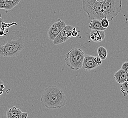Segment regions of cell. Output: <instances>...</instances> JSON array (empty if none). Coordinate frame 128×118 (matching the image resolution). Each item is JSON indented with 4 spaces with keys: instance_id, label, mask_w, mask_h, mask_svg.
Returning a JSON list of instances; mask_svg holds the SVG:
<instances>
[{
    "instance_id": "9",
    "label": "cell",
    "mask_w": 128,
    "mask_h": 118,
    "mask_svg": "<svg viewBox=\"0 0 128 118\" xmlns=\"http://www.w3.org/2000/svg\"><path fill=\"white\" fill-rule=\"evenodd\" d=\"M89 37L93 42L98 43L101 42L104 39L106 34L104 30H91Z\"/></svg>"
},
{
    "instance_id": "26",
    "label": "cell",
    "mask_w": 128,
    "mask_h": 118,
    "mask_svg": "<svg viewBox=\"0 0 128 118\" xmlns=\"http://www.w3.org/2000/svg\"></svg>"
},
{
    "instance_id": "23",
    "label": "cell",
    "mask_w": 128,
    "mask_h": 118,
    "mask_svg": "<svg viewBox=\"0 0 128 118\" xmlns=\"http://www.w3.org/2000/svg\"><path fill=\"white\" fill-rule=\"evenodd\" d=\"M97 0L98 2H100L102 3L104 2L105 0Z\"/></svg>"
},
{
    "instance_id": "16",
    "label": "cell",
    "mask_w": 128,
    "mask_h": 118,
    "mask_svg": "<svg viewBox=\"0 0 128 118\" xmlns=\"http://www.w3.org/2000/svg\"><path fill=\"white\" fill-rule=\"evenodd\" d=\"M100 22L102 27H104V28L107 29L108 27L109 26V21L106 18L104 17L102 18L100 20Z\"/></svg>"
},
{
    "instance_id": "11",
    "label": "cell",
    "mask_w": 128,
    "mask_h": 118,
    "mask_svg": "<svg viewBox=\"0 0 128 118\" xmlns=\"http://www.w3.org/2000/svg\"><path fill=\"white\" fill-rule=\"evenodd\" d=\"M114 78L116 82L121 84L128 80V74L124 70L121 68L114 74Z\"/></svg>"
},
{
    "instance_id": "19",
    "label": "cell",
    "mask_w": 128,
    "mask_h": 118,
    "mask_svg": "<svg viewBox=\"0 0 128 118\" xmlns=\"http://www.w3.org/2000/svg\"><path fill=\"white\" fill-rule=\"evenodd\" d=\"M28 116V114L26 112H22L20 118H27Z\"/></svg>"
},
{
    "instance_id": "4",
    "label": "cell",
    "mask_w": 128,
    "mask_h": 118,
    "mask_svg": "<svg viewBox=\"0 0 128 118\" xmlns=\"http://www.w3.org/2000/svg\"><path fill=\"white\" fill-rule=\"evenodd\" d=\"M83 9L90 20H100L104 18L102 3L96 0H83Z\"/></svg>"
},
{
    "instance_id": "14",
    "label": "cell",
    "mask_w": 128,
    "mask_h": 118,
    "mask_svg": "<svg viewBox=\"0 0 128 118\" xmlns=\"http://www.w3.org/2000/svg\"><path fill=\"white\" fill-rule=\"evenodd\" d=\"M98 56L102 60H105L108 56V52L105 47L103 46L99 47L97 49Z\"/></svg>"
},
{
    "instance_id": "13",
    "label": "cell",
    "mask_w": 128,
    "mask_h": 118,
    "mask_svg": "<svg viewBox=\"0 0 128 118\" xmlns=\"http://www.w3.org/2000/svg\"><path fill=\"white\" fill-rule=\"evenodd\" d=\"M89 29L91 30H105L106 29L102 27L101 25L100 20L97 19L92 20L90 23Z\"/></svg>"
},
{
    "instance_id": "24",
    "label": "cell",
    "mask_w": 128,
    "mask_h": 118,
    "mask_svg": "<svg viewBox=\"0 0 128 118\" xmlns=\"http://www.w3.org/2000/svg\"><path fill=\"white\" fill-rule=\"evenodd\" d=\"M3 84V82L0 79V84Z\"/></svg>"
},
{
    "instance_id": "15",
    "label": "cell",
    "mask_w": 128,
    "mask_h": 118,
    "mask_svg": "<svg viewBox=\"0 0 128 118\" xmlns=\"http://www.w3.org/2000/svg\"><path fill=\"white\" fill-rule=\"evenodd\" d=\"M120 90L124 96H128V80L124 83L121 84Z\"/></svg>"
},
{
    "instance_id": "25",
    "label": "cell",
    "mask_w": 128,
    "mask_h": 118,
    "mask_svg": "<svg viewBox=\"0 0 128 118\" xmlns=\"http://www.w3.org/2000/svg\"></svg>"
},
{
    "instance_id": "22",
    "label": "cell",
    "mask_w": 128,
    "mask_h": 118,
    "mask_svg": "<svg viewBox=\"0 0 128 118\" xmlns=\"http://www.w3.org/2000/svg\"><path fill=\"white\" fill-rule=\"evenodd\" d=\"M3 93V89L0 88V95L1 96Z\"/></svg>"
},
{
    "instance_id": "8",
    "label": "cell",
    "mask_w": 128,
    "mask_h": 118,
    "mask_svg": "<svg viewBox=\"0 0 128 118\" xmlns=\"http://www.w3.org/2000/svg\"><path fill=\"white\" fill-rule=\"evenodd\" d=\"M99 66L98 64L96 63L94 60V56L86 54L84 58V61L82 68L84 70L90 71L97 68Z\"/></svg>"
},
{
    "instance_id": "21",
    "label": "cell",
    "mask_w": 128,
    "mask_h": 118,
    "mask_svg": "<svg viewBox=\"0 0 128 118\" xmlns=\"http://www.w3.org/2000/svg\"><path fill=\"white\" fill-rule=\"evenodd\" d=\"M0 88H2V89H4L5 88V86H4V84H0Z\"/></svg>"
},
{
    "instance_id": "3",
    "label": "cell",
    "mask_w": 128,
    "mask_h": 118,
    "mask_svg": "<svg viewBox=\"0 0 128 118\" xmlns=\"http://www.w3.org/2000/svg\"><path fill=\"white\" fill-rule=\"evenodd\" d=\"M86 54L82 50L74 48L64 57V62L70 69L77 71L82 68Z\"/></svg>"
},
{
    "instance_id": "2",
    "label": "cell",
    "mask_w": 128,
    "mask_h": 118,
    "mask_svg": "<svg viewBox=\"0 0 128 118\" xmlns=\"http://www.w3.org/2000/svg\"><path fill=\"white\" fill-rule=\"evenodd\" d=\"M40 102L42 106L48 109L60 108L66 104L67 98L58 87L49 86L44 89Z\"/></svg>"
},
{
    "instance_id": "17",
    "label": "cell",
    "mask_w": 128,
    "mask_h": 118,
    "mask_svg": "<svg viewBox=\"0 0 128 118\" xmlns=\"http://www.w3.org/2000/svg\"><path fill=\"white\" fill-rule=\"evenodd\" d=\"M121 68L124 70L128 74V61H126L123 63Z\"/></svg>"
},
{
    "instance_id": "20",
    "label": "cell",
    "mask_w": 128,
    "mask_h": 118,
    "mask_svg": "<svg viewBox=\"0 0 128 118\" xmlns=\"http://www.w3.org/2000/svg\"><path fill=\"white\" fill-rule=\"evenodd\" d=\"M3 22H3V19L2 17V15L0 14V30L1 29V28L2 26Z\"/></svg>"
},
{
    "instance_id": "18",
    "label": "cell",
    "mask_w": 128,
    "mask_h": 118,
    "mask_svg": "<svg viewBox=\"0 0 128 118\" xmlns=\"http://www.w3.org/2000/svg\"><path fill=\"white\" fill-rule=\"evenodd\" d=\"M78 33L77 32L76 29V27H74V29H73V32H72V37H76L77 36H78Z\"/></svg>"
},
{
    "instance_id": "5",
    "label": "cell",
    "mask_w": 128,
    "mask_h": 118,
    "mask_svg": "<svg viewBox=\"0 0 128 118\" xmlns=\"http://www.w3.org/2000/svg\"><path fill=\"white\" fill-rule=\"evenodd\" d=\"M101 3L104 17L109 22L113 20L122 10V0H106Z\"/></svg>"
},
{
    "instance_id": "12",
    "label": "cell",
    "mask_w": 128,
    "mask_h": 118,
    "mask_svg": "<svg viewBox=\"0 0 128 118\" xmlns=\"http://www.w3.org/2000/svg\"><path fill=\"white\" fill-rule=\"evenodd\" d=\"M22 112L19 108L16 106L8 109L6 111V118H20Z\"/></svg>"
},
{
    "instance_id": "7",
    "label": "cell",
    "mask_w": 128,
    "mask_h": 118,
    "mask_svg": "<svg viewBox=\"0 0 128 118\" xmlns=\"http://www.w3.org/2000/svg\"><path fill=\"white\" fill-rule=\"evenodd\" d=\"M66 26V24L64 22L58 19L57 22L54 23L48 30L47 32L48 39L53 41Z\"/></svg>"
},
{
    "instance_id": "6",
    "label": "cell",
    "mask_w": 128,
    "mask_h": 118,
    "mask_svg": "<svg viewBox=\"0 0 128 118\" xmlns=\"http://www.w3.org/2000/svg\"><path fill=\"white\" fill-rule=\"evenodd\" d=\"M74 28V26L70 25H66L59 34L53 40V44L54 45H58L66 42L72 37V34Z\"/></svg>"
},
{
    "instance_id": "10",
    "label": "cell",
    "mask_w": 128,
    "mask_h": 118,
    "mask_svg": "<svg viewBox=\"0 0 128 118\" xmlns=\"http://www.w3.org/2000/svg\"><path fill=\"white\" fill-rule=\"evenodd\" d=\"M20 0H0V9L12 10L20 3Z\"/></svg>"
},
{
    "instance_id": "1",
    "label": "cell",
    "mask_w": 128,
    "mask_h": 118,
    "mask_svg": "<svg viewBox=\"0 0 128 118\" xmlns=\"http://www.w3.org/2000/svg\"><path fill=\"white\" fill-rule=\"evenodd\" d=\"M25 45V39L19 31L9 30L6 34L0 36V56H17L24 50Z\"/></svg>"
}]
</instances>
